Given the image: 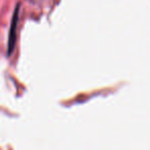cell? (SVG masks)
I'll list each match as a JSON object with an SVG mask.
<instances>
[{
    "label": "cell",
    "mask_w": 150,
    "mask_h": 150,
    "mask_svg": "<svg viewBox=\"0 0 150 150\" xmlns=\"http://www.w3.org/2000/svg\"><path fill=\"white\" fill-rule=\"evenodd\" d=\"M18 18H19V5L16 8L15 13H13V17L11 20V31H9L8 35V46H7V50H8V54H11L16 44V32H17V25H18Z\"/></svg>",
    "instance_id": "cell-1"
}]
</instances>
